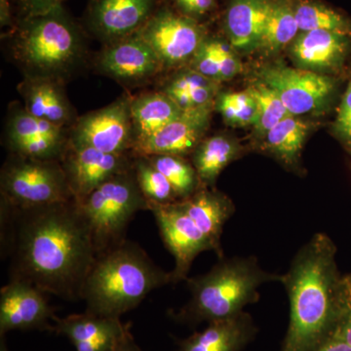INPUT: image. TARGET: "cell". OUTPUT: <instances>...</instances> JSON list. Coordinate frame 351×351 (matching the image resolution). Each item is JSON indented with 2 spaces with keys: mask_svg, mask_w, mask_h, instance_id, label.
<instances>
[{
  "mask_svg": "<svg viewBox=\"0 0 351 351\" xmlns=\"http://www.w3.org/2000/svg\"><path fill=\"white\" fill-rule=\"evenodd\" d=\"M300 29L295 20L294 4L291 0H274L258 49L272 54L293 43Z\"/></svg>",
  "mask_w": 351,
  "mask_h": 351,
  "instance_id": "cell-27",
  "label": "cell"
},
{
  "mask_svg": "<svg viewBox=\"0 0 351 351\" xmlns=\"http://www.w3.org/2000/svg\"><path fill=\"white\" fill-rule=\"evenodd\" d=\"M9 54L24 78L66 85L84 66L87 48L82 29L61 4L43 15L20 20L10 34Z\"/></svg>",
  "mask_w": 351,
  "mask_h": 351,
  "instance_id": "cell-4",
  "label": "cell"
},
{
  "mask_svg": "<svg viewBox=\"0 0 351 351\" xmlns=\"http://www.w3.org/2000/svg\"><path fill=\"white\" fill-rule=\"evenodd\" d=\"M219 83L186 66L164 83L160 92L167 95L181 110L213 105Z\"/></svg>",
  "mask_w": 351,
  "mask_h": 351,
  "instance_id": "cell-24",
  "label": "cell"
},
{
  "mask_svg": "<svg viewBox=\"0 0 351 351\" xmlns=\"http://www.w3.org/2000/svg\"><path fill=\"white\" fill-rule=\"evenodd\" d=\"M149 211L156 219L166 248L175 258L174 269L171 271L173 283L186 281L195 258L202 252L213 251V247L179 201L170 204H151Z\"/></svg>",
  "mask_w": 351,
  "mask_h": 351,
  "instance_id": "cell-10",
  "label": "cell"
},
{
  "mask_svg": "<svg viewBox=\"0 0 351 351\" xmlns=\"http://www.w3.org/2000/svg\"><path fill=\"white\" fill-rule=\"evenodd\" d=\"M133 154H107L92 147H73L62 159L69 189L82 200L110 178L133 169Z\"/></svg>",
  "mask_w": 351,
  "mask_h": 351,
  "instance_id": "cell-13",
  "label": "cell"
},
{
  "mask_svg": "<svg viewBox=\"0 0 351 351\" xmlns=\"http://www.w3.org/2000/svg\"><path fill=\"white\" fill-rule=\"evenodd\" d=\"M211 43L218 56L221 82L232 80L242 69V64L234 53V48L230 43L219 38H211Z\"/></svg>",
  "mask_w": 351,
  "mask_h": 351,
  "instance_id": "cell-35",
  "label": "cell"
},
{
  "mask_svg": "<svg viewBox=\"0 0 351 351\" xmlns=\"http://www.w3.org/2000/svg\"><path fill=\"white\" fill-rule=\"evenodd\" d=\"M1 200L18 208L75 199L60 161L9 154L0 172Z\"/></svg>",
  "mask_w": 351,
  "mask_h": 351,
  "instance_id": "cell-7",
  "label": "cell"
},
{
  "mask_svg": "<svg viewBox=\"0 0 351 351\" xmlns=\"http://www.w3.org/2000/svg\"><path fill=\"white\" fill-rule=\"evenodd\" d=\"M184 211L209 240L219 258H225L221 234L226 221L234 213L232 200L219 191L201 188L195 195L179 201Z\"/></svg>",
  "mask_w": 351,
  "mask_h": 351,
  "instance_id": "cell-19",
  "label": "cell"
},
{
  "mask_svg": "<svg viewBox=\"0 0 351 351\" xmlns=\"http://www.w3.org/2000/svg\"><path fill=\"white\" fill-rule=\"evenodd\" d=\"M1 351H7V350H5V348H4V350H3V346H2V350H1Z\"/></svg>",
  "mask_w": 351,
  "mask_h": 351,
  "instance_id": "cell-43",
  "label": "cell"
},
{
  "mask_svg": "<svg viewBox=\"0 0 351 351\" xmlns=\"http://www.w3.org/2000/svg\"><path fill=\"white\" fill-rule=\"evenodd\" d=\"M20 9V20L43 15L61 5L59 0H16Z\"/></svg>",
  "mask_w": 351,
  "mask_h": 351,
  "instance_id": "cell-36",
  "label": "cell"
},
{
  "mask_svg": "<svg viewBox=\"0 0 351 351\" xmlns=\"http://www.w3.org/2000/svg\"><path fill=\"white\" fill-rule=\"evenodd\" d=\"M217 108L230 125H256L258 110L257 101L249 90L219 95Z\"/></svg>",
  "mask_w": 351,
  "mask_h": 351,
  "instance_id": "cell-33",
  "label": "cell"
},
{
  "mask_svg": "<svg viewBox=\"0 0 351 351\" xmlns=\"http://www.w3.org/2000/svg\"><path fill=\"white\" fill-rule=\"evenodd\" d=\"M281 280L282 276L263 269L253 256L219 258L206 274L188 277L191 300L175 319L197 324L232 317L258 301L261 286Z\"/></svg>",
  "mask_w": 351,
  "mask_h": 351,
  "instance_id": "cell-5",
  "label": "cell"
},
{
  "mask_svg": "<svg viewBox=\"0 0 351 351\" xmlns=\"http://www.w3.org/2000/svg\"><path fill=\"white\" fill-rule=\"evenodd\" d=\"M255 330L251 316L242 311L210 322L202 332L182 341L177 351H240L253 338Z\"/></svg>",
  "mask_w": 351,
  "mask_h": 351,
  "instance_id": "cell-20",
  "label": "cell"
},
{
  "mask_svg": "<svg viewBox=\"0 0 351 351\" xmlns=\"http://www.w3.org/2000/svg\"><path fill=\"white\" fill-rule=\"evenodd\" d=\"M52 331L66 337L76 351H115L130 330L120 318L105 317L87 313L55 316Z\"/></svg>",
  "mask_w": 351,
  "mask_h": 351,
  "instance_id": "cell-17",
  "label": "cell"
},
{
  "mask_svg": "<svg viewBox=\"0 0 351 351\" xmlns=\"http://www.w3.org/2000/svg\"><path fill=\"white\" fill-rule=\"evenodd\" d=\"M170 283L171 271L160 269L140 245L126 239L97 255L83 285L82 300L86 302L87 313L120 318L152 291Z\"/></svg>",
  "mask_w": 351,
  "mask_h": 351,
  "instance_id": "cell-3",
  "label": "cell"
},
{
  "mask_svg": "<svg viewBox=\"0 0 351 351\" xmlns=\"http://www.w3.org/2000/svg\"><path fill=\"white\" fill-rule=\"evenodd\" d=\"M115 351H142L134 341L130 330L126 332L124 338L120 341L119 348Z\"/></svg>",
  "mask_w": 351,
  "mask_h": 351,
  "instance_id": "cell-41",
  "label": "cell"
},
{
  "mask_svg": "<svg viewBox=\"0 0 351 351\" xmlns=\"http://www.w3.org/2000/svg\"><path fill=\"white\" fill-rule=\"evenodd\" d=\"M337 129L343 137L351 141V82L339 106Z\"/></svg>",
  "mask_w": 351,
  "mask_h": 351,
  "instance_id": "cell-37",
  "label": "cell"
},
{
  "mask_svg": "<svg viewBox=\"0 0 351 351\" xmlns=\"http://www.w3.org/2000/svg\"><path fill=\"white\" fill-rule=\"evenodd\" d=\"M133 171L149 208L151 204H170L179 201L169 181L147 157L134 156Z\"/></svg>",
  "mask_w": 351,
  "mask_h": 351,
  "instance_id": "cell-31",
  "label": "cell"
},
{
  "mask_svg": "<svg viewBox=\"0 0 351 351\" xmlns=\"http://www.w3.org/2000/svg\"><path fill=\"white\" fill-rule=\"evenodd\" d=\"M350 36L339 32H304L293 41L291 52L300 66L314 71L338 68L345 59Z\"/></svg>",
  "mask_w": 351,
  "mask_h": 351,
  "instance_id": "cell-21",
  "label": "cell"
},
{
  "mask_svg": "<svg viewBox=\"0 0 351 351\" xmlns=\"http://www.w3.org/2000/svg\"><path fill=\"white\" fill-rule=\"evenodd\" d=\"M332 337L341 339L351 346V301L350 300H348L345 311L339 318Z\"/></svg>",
  "mask_w": 351,
  "mask_h": 351,
  "instance_id": "cell-39",
  "label": "cell"
},
{
  "mask_svg": "<svg viewBox=\"0 0 351 351\" xmlns=\"http://www.w3.org/2000/svg\"><path fill=\"white\" fill-rule=\"evenodd\" d=\"M308 124L295 115H288L267 132L265 149L289 167L298 165L308 132Z\"/></svg>",
  "mask_w": 351,
  "mask_h": 351,
  "instance_id": "cell-26",
  "label": "cell"
},
{
  "mask_svg": "<svg viewBox=\"0 0 351 351\" xmlns=\"http://www.w3.org/2000/svg\"><path fill=\"white\" fill-rule=\"evenodd\" d=\"M0 226L1 256L10 261V279L66 301L82 300L97 251L75 199L29 208L1 200Z\"/></svg>",
  "mask_w": 351,
  "mask_h": 351,
  "instance_id": "cell-1",
  "label": "cell"
},
{
  "mask_svg": "<svg viewBox=\"0 0 351 351\" xmlns=\"http://www.w3.org/2000/svg\"><path fill=\"white\" fill-rule=\"evenodd\" d=\"M178 6L186 16L203 15L215 6L216 0H175Z\"/></svg>",
  "mask_w": 351,
  "mask_h": 351,
  "instance_id": "cell-38",
  "label": "cell"
},
{
  "mask_svg": "<svg viewBox=\"0 0 351 351\" xmlns=\"http://www.w3.org/2000/svg\"><path fill=\"white\" fill-rule=\"evenodd\" d=\"M76 202L89 226L97 255L125 241L132 219L149 209L133 169L110 178Z\"/></svg>",
  "mask_w": 351,
  "mask_h": 351,
  "instance_id": "cell-6",
  "label": "cell"
},
{
  "mask_svg": "<svg viewBox=\"0 0 351 351\" xmlns=\"http://www.w3.org/2000/svg\"><path fill=\"white\" fill-rule=\"evenodd\" d=\"M274 0H232L226 10L225 27L235 50L250 52L258 43Z\"/></svg>",
  "mask_w": 351,
  "mask_h": 351,
  "instance_id": "cell-22",
  "label": "cell"
},
{
  "mask_svg": "<svg viewBox=\"0 0 351 351\" xmlns=\"http://www.w3.org/2000/svg\"><path fill=\"white\" fill-rule=\"evenodd\" d=\"M248 90L257 101L258 117L255 127L258 135H267L278 122L291 115L276 92L265 83H255Z\"/></svg>",
  "mask_w": 351,
  "mask_h": 351,
  "instance_id": "cell-32",
  "label": "cell"
},
{
  "mask_svg": "<svg viewBox=\"0 0 351 351\" xmlns=\"http://www.w3.org/2000/svg\"><path fill=\"white\" fill-rule=\"evenodd\" d=\"M23 107L34 117L69 129L78 117L71 106L64 84L49 80L24 78L18 84Z\"/></svg>",
  "mask_w": 351,
  "mask_h": 351,
  "instance_id": "cell-18",
  "label": "cell"
},
{
  "mask_svg": "<svg viewBox=\"0 0 351 351\" xmlns=\"http://www.w3.org/2000/svg\"><path fill=\"white\" fill-rule=\"evenodd\" d=\"M213 105L182 110L181 114L151 137L134 145L132 154H172L186 157L195 152L209 126Z\"/></svg>",
  "mask_w": 351,
  "mask_h": 351,
  "instance_id": "cell-16",
  "label": "cell"
},
{
  "mask_svg": "<svg viewBox=\"0 0 351 351\" xmlns=\"http://www.w3.org/2000/svg\"><path fill=\"white\" fill-rule=\"evenodd\" d=\"M189 66L214 82H223L218 56L215 52L211 38L207 36L196 51L195 56L189 62Z\"/></svg>",
  "mask_w": 351,
  "mask_h": 351,
  "instance_id": "cell-34",
  "label": "cell"
},
{
  "mask_svg": "<svg viewBox=\"0 0 351 351\" xmlns=\"http://www.w3.org/2000/svg\"><path fill=\"white\" fill-rule=\"evenodd\" d=\"M343 286H345L346 298L351 301V277L343 280Z\"/></svg>",
  "mask_w": 351,
  "mask_h": 351,
  "instance_id": "cell-42",
  "label": "cell"
},
{
  "mask_svg": "<svg viewBox=\"0 0 351 351\" xmlns=\"http://www.w3.org/2000/svg\"><path fill=\"white\" fill-rule=\"evenodd\" d=\"M69 131L34 117L23 106L13 104L7 115L4 140L27 137L69 138Z\"/></svg>",
  "mask_w": 351,
  "mask_h": 351,
  "instance_id": "cell-30",
  "label": "cell"
},
{
  "mask_svg": "<svg viewBox=\"0 0 351 351\" xmlns=\"http://www.w3.org/2000/svg\"><path fill=\"white\" fill-rule=\"evenodd\" d=\"M262 82L276 92L292 115L319 110L332 94L334 82L311 69L271 66L263 69Z\"/></svg>",
  "mask_w": 351,
  "mask_h": 351,
  "instance_id": "cell-11",
  "label": "cell"
},
{
  "mask_svg": "<svg viewBox=\"0 0 351 351\" xmlns=\"http://www.w3.org/2000/svg\"><path fill=\"white\" fill-rule=\"evenodd\" d=\"M46 293L34 284L10 279L0 291V334L20 330H49L55 309L45 298Z\"/></svg>",
  "mask_w": 351,
  "mask_h": 351,
  "instance_id": "cell-14",
  "label": "cell"
},
{
  "mask_svg": "<svg viewBox=\"0 0 351 351\" xmlns=\"http://www.w3.org/2000/svg\"><path fill=\"white\" fill-rule=\"evenodd\" d=\"M137 34L156 52L164 69L189 64L206 38L195 19L168 8L156 10Z\"/></svg>",
  "mask_w": 351,
  "mask_h": 351,
  "instance_id": "cell-9",
  "label": "cell"
},
{
  "mask_svg": "<svg viewBox=\"0 0 351 351\" xmlns=\"http://www.w3.org/2000/svg\"><path fill=\"white\" fill-rule=\"evenodd\" d=\"M331 240L316 233L283 274L290 301V324L280 351H313L331 338L348 299L337 278Z\"/></svg>",
  "mask_w": 351,
  "mask_h": 351,
  "instance_id": "cell-2",
  "label": "cell"
},
{
  "mask_svg": "<svg viewBox=\"0 0 351 351\" xmlns=\"http://www.w3.org/2000/svg\"><path fill=\"white\" fill-rule=\"evenodd\" d=\"M130 110L133 147L161 130L182 112L167 95L160 91L131 97Z\"/></svg>",
  "mask_w": 351,
  "mask_h": 351,
  "instance_id": "cell-23",
  "label": "cell"
},
{
  "mask_svg": "<svg viewBox=\"0 0 351 351\" xmlns=\"http://www.w3.org/2000/svg\"><path fill=\"white\" fill-rule=\"evenodd\" d=\"M95 64L101 73L128 86L147 82L164 69L156 52L138 34L106 44Z\"/></svg>",
  "mask_w": 351,
  "mask_h": 351,
  "instance_id": "cell-12",
  "label": "cell"
},
{
  "mask_svg": "<svg viewBox=\"0 0 351 351\" xmlns=\"http://www.w3.org/2000/svg\"><path fill=\"white\" fill-rule=\"evenodd\" d=\"M145 157L165 176L179 201L191 197L201 188H204L195 166L186 160V157L172 154H156Z\"/></svg>",
  "mask_w": 351,
  "mask_h": 351,
  "instance_id": "cell-28",
  "label": "cell"
},
{
  "mask_svg": "<svg viewBox=\"0 0 351 351\" xmlns=\"http://www.w3.org/2000/svg\"><path fill=\"white\" fill-rule=\"evenodd\" d=\"M239 154V147L232 138L215 135L200 142L193 152V163L204 188L213 186L221 171Z\"/></svg>",
  "mask_w": 351,
  "mask_h": 351,
  "instance_id": "cell-25",
  "label": "cell"
},
{
  "mask_svg": "<svg viewBox=\"0 0 351 351\" xmlns=\"http://www.w3.org/2000/svg\"><path fill=\"white\" fill-rule=\"evenodd\" d=\"M156 0H91L87 23L105 44L137 34L154 13Z\"/></svg>",
  "mask_w": 351,
  "mask_h": 351,
  "instance_id": "cell-15",
  "label": "cell"
},
{
  "mask_svg": "<svg viewBox=\"0 0 351 351\" xmlns=\"http://www.w3.org/2000/svg\"><path fill=\"white\" fill-rule=\"evenodd\" d=\"M131 96L123 95L101 110L78 117L69 128V145L107 154H132L134 137Z\"/></svg>",
  "mask_w": 351,
  "mask_h": 351,
  "instance_id": "cell-8",
  "label": "cell"
},
{
  "mask_svg": "<svg viewBox=\"0 0 351 351\" xmlns=\"http://www.w3.org/2000/svg\"><path fill=\"white\" fill-rule=\"evenodd\" d=\"M60 3H62V2L64 1V0H59Z\"/></svg>",
  "mask_w": 351,
  "mask_h": 351,
  "instance_id": "cell-44",
  "label": "cell"
},
{
  "mask_svg": "<svg viewBox=\"0 0 351 351\" xmlns=\"http://www.w3.org/2000/svg\"><path fill=\"white\" fill-rule=\"evenodd\" d=\"M313 351H351V346L334 337H331Z\"/></svg>",
  "mask_w": 351,
  "mask_h": 351,
  "instance_id": "cell-40",
  "label": "cell"
},
{
  "mask_svg": "<svg viewBox=\"0 0 351 351\" xmlns=\"http://www.w3.org/2000/svg\"><path fill=\"white\" fill-rule=\"evenodd\" d=\"M293 4L300 32L324 29L351 36V23L334 9L308 0H300Z\"/></svg>",
  "mask_w": 351,
  "mask_h": 351,
  "instance_id": "cell-29",
  "label": "cell"
}]
</instances>
